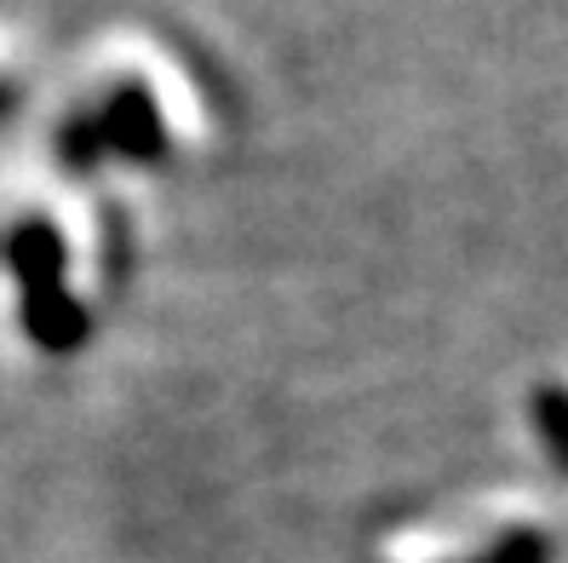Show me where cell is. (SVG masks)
<instances>
[{
  "label": "cell",
  "instance_id": "3",
  "mask_svg": "<svg viewBox=\"0 0 568 563\" xmlns=\"http://www.w3.org/2000/svg\"><path fill=\"white\" fill-rule=\"evenodd\" d=\"M23 76H29V58H23V41L12 36V29H0V110H7L12 98L23 92Z\"/></svg>",
  "mask_w": 568,
  "mask_h": 563
},
{
  "label": "cell",
  "instance_id": "2",
  "mask_svg": "<svg viewBox=\"0 0 568 563\" xmlns=\"http://www.w3.org/2000/svg\"><path fill=\"white\" fill-rule=\"evenodd\" d=\"M110 288V224L92 190L41 173L0 190V316L23 340L70 351Z\"/></svg>",
  "mask_w": 568,
  "mask_h": 563
},
{
  "label": "cell",
  "instance_id": "1",
  "mask_svg": "<svg viewBox=\"0 0 568 563\" xmlns=\"http://www.w3.org/2000/svg\"><path fill=\"white\" fill-rule=\"evenodd\" d=\"M213 139V104L190 63L150 29H110L70 70L58 144L75 168L92 161L195 155Z\"/></svg>",
  "mask_w": 568,
  "mask_h": 563
}]
</instances>
